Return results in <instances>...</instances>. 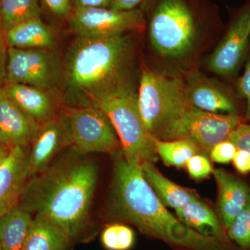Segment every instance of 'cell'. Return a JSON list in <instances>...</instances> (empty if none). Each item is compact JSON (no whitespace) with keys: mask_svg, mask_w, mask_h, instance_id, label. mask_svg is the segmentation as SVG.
I'll use <instances>...</instances> for the list:
<instances>
[{"mask_svg":"<svg viewBox=\"0 0 250 250\" xmlns=\"http://www.w3.org/2000/svg\"><path fill=\"white\" fill-rule=\"evenodd\" d=\"M98 180V163L71 146L28 179L18 207L48 218L75 244L88 243L96 234L91 210Z\"/></svg>","mask_w":250,"mask_h":250,"instance_id":"1","label":"cell"},{"mask_svg":"<svg viewBox=\"0 0 250 250\" xmlns=\"http://www.w3.org/2000/svg\"><path fill=\"white\" fill-rule=\"evenodd\" d=\"M134 34L77 36L62 63L63 106H96L106 99L134 90Z\"/></svg>","mask_w":250,"mask_h":250,"instance_id":"2","label":"cell"},{"mask_svg":"<svg viewBox=\"0 0 250 250\" xmlns=\"http://www.w3.org/2000/svg\"><path fill=\"white\" fill-rule=\"evenodd\" d=\"M108 202V215L118 223L134 225L144 234L178 249L240 250L232 243L188 228L156 196L139 166L131 165L122 151L115 154Z\"/></svg>","mask_w":250,"mask_h":250,"instance_id":"3","label":"cell"},{"mask_svg":"<svg viewBox=\"0 0 250 250\" xmlns=\"http://www.w3.org/2000/svg\"><path fill=\"white\" fill-rule=\"evenodd\" d=\"M151 46L161 60L184 67L195 58L202 37L221 27L218 9L209 0H145Z\"/></svg>","mask_w":250,"mask_h":250,"instance_id":"4","label":"cell"},{"mask_svg":"<svg viewBox=\"0 0 250 250\" xmlns=\"http://www.w3.org/2000/svg\"><path fill=\"white\" fill-rule=\"evenodd\" d=\"M137 102L148 133L161 141L168 140L182 117L193 107L181 77L147 67L141 72Z\"/></svg>","mask_w":250,"mask_h":250,"instance_id":"5","label":"cell"},{"mask_svg":"<svg viewBox=\"0 0 250 250\" xmlns=\"http://www.w3.org/2000/svg\"><path fill=\"white\" fill-rule=\"evenodd\" d=\"M96 107L103 110L116 130L125 160L139 166L159 159L153 138L146 129L138 106L137 93L130 90L104 100Z\"/></svg>","mask_w":250,"mask_h":250,"instance_id":"6","label":"cell"},{"mask_svg":"<svg viewBox=\"0 0 250 250\" xmlns=\"http://www.w3.org/2000/svg\"><path fill=\"white\" fill-rule=\"evenodd\" d=\"M70 125L72 146L84 154H109L122 151L116 130L106 113L93 106H62Z\"/></svg>","mask_w":250,"mask_h":250,"instance_id":"7","label":"cell"},{"mask_svg":"<svg viewBox=\"0 0 250 250\" xmlns=\"http://www.w3.org/2000/svg\"><path fill=\"white\" fill-rule=\"evenodd\" d=\"M62 64L52 49L8 47L5 83L52 90L62 82Z\"/></svg>","mask_w":250,"mask_h":250,"instance_id":"8","label":"cell"},{"mask_svg":"<svg viewBox=\"0 0 250 250\" xmlns=\"http://www.w3.org/2000/svg\"><path fill=\"white\" fill-rule=\"evenodd\" d=\"M69 27L80 37H111L135 33L147 27L142 10L118 11L110 8L74 9L67 20Z\"/></svg>","mask_w":250,"mask_h":250,"instance_id":"9","label":"cell"},{"mask_svg":"<svg viewBox=\"0 0 250 250\" xmlns=\"http://www.w3.org/2000/svg\"><path fill=\"white\" fill-rule=\"evenodd\" d=\"M243 122L244 118L239 115L209 113L193 106L176 125L168 141L185 139L191 141L202 154L208 156L212 148L228 139Z\"/></svg>","mask_w":250,"mask_h":250,"instance_id":"10","label":"cell"},{"mask_svg":"<svg viewBox=\"0 0 250 250\" xmlns=\"http://www.w3.org/2000/svg\"><path fill=\"white\" fill-rule=\"evenodd\" d=\"M250 42V0L232 10L228 29L208 60L210 71L227 78L236 75Z\"/></svg>","mask_w":250,"mask_h":250,"instance_id":"11","label":"cell"},{"mask_svg":"<svg viewBox=\"0 0 250 250\" xmlns=\"http://www.w3.org/2000/svg\"><path fill=\"white\" fill-rule=\"evenodd\" d=\"M71 146L70 125L62 109L52 119L39 125L28 152V179L43 172Z\"/></svg>","mask_w":250,"mask_h":250,"instance_id":"12","label":"cell"},{"mask_svg":"<svg viewBox=\"0 0 250 250\" xmlns=\"http://www.w3.org/2000/svg\"><path fill=\"white\" fill-rule=\"evenodd\" d=\"M29 147L8 149L0 163V218L18 207L23 188L28 180Z\"/></svg>","mask_w":250,"mask_h":250,"instance_id":"13","label":"cell"},{"mask_svg":"<svg viewBox=\"0 0 250 250\" xmlns=\"http://www.w3.org/2000/svg\"><path fill=\"white\" fill-rule=\"evenodd\" d=\"M1 89L13 103L39 125L57 116L63 106L62 100L51 93L52 90L16 83H5Z\"/></svg>","mask_w":250,"mask_h":250,"instance_id":"14","label":"cell"},{"mask_svg":"<svg viewBox=\"0 0 250 250\" xmlns=\"http://www.w3.org/2000/svg\"><path fill=\"white\" fill-rule=\"evenodd\" d=\"M39 125L24 113L0 88V144L29 147Z\"/></svg>","mask_w":250,"mask_h":250,"instance_id":"15","label":"cell"},{"mask_svg":"<svg viewBox=\"0 0 250 250\" xmlns=\"http://www.w3.org/2000/svg\"><path fill=\"white\" fill-rule=\"evenodd\" d=\"M213 174L218 187V215L227 231L249 201L250 187L223 169H215Z\"/></svg>","mask_w":250,"mask_h":250,"instance_id":"16","label":"cell"},{"mask_svg":"<svg viewBox=\"0 0 250 250\" xmlns=\"http://www.w3.org/2000/svg\"><path fill=\"white\" fill-rule=\"evenodd\" d=\"M187 93L192 106L202 111L239 115L231 94L206 79H192L187 83Z\"/></svg>","mask_w":250,"mask_h":250,"instance_id":"17","label":"cell"},{"mask_svg":"<svg viewBox=\"0 0 250 250\" xmlns=\"http://www.w3.org/2000/svg\"><path fill=\"white\" fill-rule=\"evenodd\" d=\"M175 210L176 216L188 228L205 236L214 237L226 243H232L218 214L200 199Z\"/></svg>","mask_w":250,"mask_h":250,"instance_id":"18","label":"cell"},{"mask_svg":"<svg viewBox=\"0 0 250 250\" xmlns=\"http://www.w3.org/2000/svg\"><path fill=\"white\" fill-rule=\"evenodd\" d=\"M8 47L52 49L56 45L54 31L41 18L29 20L3 34Z\"/></svg>","mask_w":250,"mask_h":250,"instance_id":"19","label":"cell"},{"mask_svg":"<svg viewBox=\"0 0 250 250\" xmlns=\"http://www.w3.org/2000/svg\"><path fill=\"white\" fill-rule=\"evenodd\" d=\"M74 245L60 227L42 215H35L22 250H72Z\"/></svg>","mask_w":250,"mask_h":250,"instance_id":"20","label":"cell"},{"mask_svg":"<svg viewBox=\"0 0 250 250\" xmlns=\"http://www.w3.org/2000/svg\"><path fill=\"white\" fill-rule=\"evenodd\" d=\"M141 169L143 177L166 207L177 210L199 198L195 192L167 179L153 163H143Z\"/></svg>","mask_w":250,"mask_h":250,"instance_id":"21","label":"cell"},{"mask_svg":"<svg viewBox=\"0 0 250 250\" xmlns=\"http://www.w3.org/2000/svg\"><path fill=\"white\" fill-rule=\"evenodd\" d=\"M33 216L18 206L0 218L1 250H22Z\"/></svg>","mask_w":250,"mask_h":250,"instance_id":"22","label":"cell"},{"mask_svg":"<svg viewBox=\"0 0 250 250\" xmlns=\"http://www.w3.org/2000/svg\"><path fill=\"white\" fill-rule=\"evenodd\" d=\"M40 3V0H1L0 16L1 34L21 23L41 18Z\"/></svg>","mask_w":250,"mask_h":250,"instance_id":"23","label":"cell"},{"mask_svg":"<svg viewBox=\"0 0 250 250\" xmlns=\"http://www.w3.org/2000/svg\"><path fill=\"white\" fill-rule=\"evenodd\" d=\"M153 142L156 154L164 164L178 168L185 167L190 158L201 153L196 145L188 140L161 141L153 138Z\"/></svg>","mask_w":250,"mask_h":250,"instance_id":"24","label":"cell"},{"mask_svg":"<svg viewBox=\"0 0 250 250\" xmlns=\"http://www.w3.org/2000/svg\"><path fill=\"white\" fill-rule=\"evenodd\" d=\"M100 241L106 250H130L134 246L136 236L132 229L117 222L104 228Z\"/></svg>","mask_w":250,"mask_h":250,"instance_id":"25","label":"cell"},{"mask_svg":"<svg viewBox=\"0 0 250 250\" xmlns=\"http://www.w3.org/2000/svg\"><path fill=\"white\" fill-rule=\"evenodd\" d=\"M230 241L242 250H250V198L245 208L227 230Z\"/></svg>","mask_w":250,"mask_h":250,"instance_id":"26","label":"cell"},{"mask_svg":"<svg viewBox=\"0 0 250 250\" xmlns=\"http://www.w3.org/2000/svg\"><path fill=\"white\" fill-rule=\"evenodd\" d=\"M185 167L190 177L195 180L207 178L210 174H213L214 170L208 156L202 153L190 158Z\"/></svg>","mask_w":250,"mask_h":250,"instance_id":"27","label":"cell"},{"mask_svg":"<svg viewBox=\"0 0 250 250\" xmlns=\"http://www.w3.org/2000/svg\"><path fill=\"white\" fill-rule=\"evenodd\" d=\"M237 148L229 140L219 143L212 148L209 153L210 160L218 164H227L232 162Z\"/></svg>","mask_w":250,"mask_h":250,"instance_id":"28","label":"cell"},{"mask_svg":"<svg viewBox=\"0 0 250 250\" xmlns=\"http://www.w3.org/2000/svg\"><path fill=\"white\" fill-rule=\"evenodd\" d=\"M45 9L59 19L68 20L74 10L72 0H40Z\"/></svg>","mask_w":250,"mask_h":250,"instance_id":"29","label":"cell"},{"mask_svg":"<svg viewBox=\"0 0 250 250\" xmlns=\"http://www.w3.org/2000/svg\"><path fill=\"white\" fill-rule=\"evenodd\" d=\"M228 140L235 145L237 149L250 152V124L246 122L241 123L230 134Z\"/></svg>","mask_w":250,"mask_h":250,"instance_id":"30","label":"cell"},{"mask_svg":"<svg viewBox=\"0 0 250 250\" xmlns=\"http://www.w3.org/2000/svg\"><path fill=\"white\" fill-rule=\"evenodd\" d=\"M236 88L240 96L244 98L246 101L245 121L250 122V59L247 63L243 75L237 82Z\"/></svg>","mask_w":250,"mask_h":250,"instance_id":"31","label":"cell"},{"mask_svg":"<svg viewBox=\"0 0 250 250\" xmlns=\"http://www.w3.org/2000/svg\"><path fill=\"white\" fill-rule=\"evenodd\" d=\"M233 165L239 173L246 174L250 172V152L243 149H237L233 156Z\"/></svg>","mask_w":250,"mask_h":250,"instance_id":"32","label":"cell"},{"mask_svg":"<svg viewBox=\"0 0 250 250\" xmlns=\"http://www.w3.org/2000/svg\"><path fill=\"white\" fill-rule=\"evenodd\" d=\"M4 36L0 31V88L6 82V64H7L8 48Z\"/></svg>","mask_w":250,"mask_h":250,"instance_id":"33","label":"cell"},{"mask_svg":"<svg viewBox=\"0 0 250 250\" xmlns=\"http://www.w3.org/2000/svg\"><path fill=\"white\" fill-rule=\"evenodd\" d=\"M112 0H72L74 9L83 8H109Z\"/></svg>","mask_w":250,"mask_h":250,"instance_id":"34","label":"cell"},{"mask_svg":"<svg viewBox=\"0 0 250 250\" xmlns=\"http://www.w3.org/2000/svg\"><path fill=\"white\" fill-rule=\"evenodd\" d=\"M144 1L145 0H112L109 8L118 11H129L138 9L137 6Z\"/></svg>","mask_w":250,"mask_h":250,"instance_id":"35","label":"cell"},{"mask_svg":"<svg viewBox=\"0 0 250 250\" xmlns=\"http://www.w3.org/2000/svg\"><path fill=\"white\" fill-rule=\"evenodd\" d=\"M7 151L8 150H6V149H5V147H4V146H2L0 144V163H1V161L4 159Z\"/></svg>","mask_w":250,"mask_h":250,"instance_id":"36","label":"cell"},{"mask_svg":"<svg viewBox=\"0 0 250 250\" xmlns=\"http://www.w3.org/2000/svg\"><path fill=\"white\" fill-rule=\"evenodd\" d=\"M1 0H0V16H1Z\"/></svg>","mask_w":250,"mask_h":250,"instance_id":"37","label":"cell"},{"mask_svg":"<svg viewBox=\"0 0 250 250\" xmlns=\"http://www.w3.org/2000/svg\"><path fill=\"white\" fill-rule=\"evenodd\" d=\"M177 250H181V249H178Z\"/></svg>","mask_w":250,"mask_h":250,"instance_id":"38","label":"cell"},{"mask_svg":"<svg viewBox=\"0 0 250 250\" xmlns=\"http://www.w3.org/2000/svg\"><path fill=\"white\" fill-rule=\"evenodd\" d=\"M0 250H1V246H0Z\"/></svg>","mask_w":250,"mask_h":250,"instance_id":"39","label":"cell"}]
</instances>
